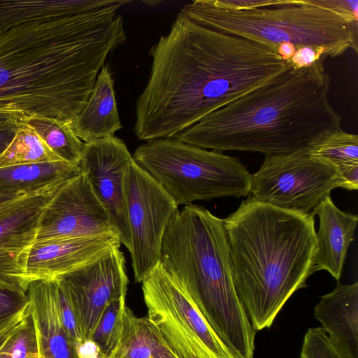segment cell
Instances as JSON below:
<instances>
[{
    "label": "cell",
    "instance_id": "15",
    "mask_svg": "<svg viewBox=\"0 0 358 358\" xmlns=\"http://www.w3.org/2000/svg\"><path fill=\"white\" fill-rule=\"evenodd\" d=\"M120 246L117 236L113 234L34 243L26 268L27 289L33 281L57 279Z\"/></svg>",
    "mask_w": 358,
    "mask_h": 358
},
{
    "label": "cell",
    "instance_id": "21",
    "mask_svg": "<svg viewBox=\"0 0 358 358\" xmlns=\"http://www.w3.org/2000/svg\"><path fill=\"white\" fill-rule=\"evenodd\" d=\"M80 173L78 165L64 161L0 168V195L38 192Z\"/></svg>",
    "mask_w": 358,
    "mask_h": 358
},
{
    "label": "cell",
    "instance_id": "34",
    "mask_svg": "<svg viewBox=\"0 0 358 358\" xmlns=\"http://www.w3.org/2000/svg\"><path fill=\"white\" fill-rule=\"evenodd\" d=\"M78 358H111L106 355L91 339L84 338L77 345Z\"/></svg>",
    "mask_w": 358,
    "mask_h": 358
},
{
    "label": "cell",
    "instance_id": "22",
    "mask_svg": "<svg viewBox=\"0 0 358 358\" xmlns=\"http://www.w3.org/2000/svg\"><path fill=\"white\" fill-rule=\"evenodd\" d=\"M111 358H178L147 317H138L127 307L124 330Z\"/></svg>",
    "mask_w": 358,
    "mask_h": 358
},
{
    "label": "cell",
    "instance_id": "30",
    "mask_svg": "<svg viewBox=\"0 0 358 358\" xmlns=\"http://www.w3.org/2000/svg\"><path fill=\"white\" fill-rule=\"evenodd\" d=\"M58 310L66 333L77 345L83 339L71 303L62 286L55 279Z\"/></svg>",
    "mask_w": 358,
    "mask_h": 358
},
{
    "label": "cell",
    "instance_id": "31",
    "mask_svg": "<svg viewBox=\"0 0 358 358\" xmlns=\"http://www.w3.org/2000/svg\"><path fill=\"white\" fill-rule=\"evenodd\" d=\"M315 3L341 15L348 22L358 24L357 0H315Z\"/></svg>",
    "mask_w": 358,
    "mask_h": 358
},
{
    "label": "cell",
    "instance_id": "29",
    "mask_svg": "<svg viewBox=\"0 0 358 358\" xmlns=\"http://www.w3.org/2000/svg\"><path fill=\"white\" fill-rule=\"evenodd\" d=\"M299 358H348L320 327L308 328Z\"/></svg>",
    "mask_w": 358,
    "mask_h": 358
},
{
    "label": "cell",
    "instance_id": "14",
    "mask_svg": "<svg viewBox=\"0 0 358 358\" xmlns=\"http://www.w3.org/2000/svg\"><path fill=\"white\" fill-rule=\"evenodd\" d=\"M63 183L32 196L0 217V282L27 292V259L35 243L42 209Z\"/></svg>",
    "mask_w": 358,
    "mask_h": 358
},
{
    "label": "cell",
    "instance_id": "28",
    "mask_svg": "<svg viewBox=\"0 0 358 358\" xmlns=\"http://www.w3.org/2000/svg\"><path fill=\"white\" fill-rule=\"evenodd\" d=\"M29 306L26 291L15 285L0 282V331L23 316Z\"/></svg>",
    "mask_w": 358,
    "mask_h": 358
},
{
    "label": "cell",
    "instance_id": "37",
    "mask_svg": "<svg viewBox=\"0 0 358 358\" xmlns=\"http://www.w3.org/2000/svg\"><path fill=\"white\" fill-rule=\"evenodd\" d=\"M19 122L0 127V155L7 148L14 137L15 129Z\"/></svg>",
    "mask_w": 358,
    "mask_h": 358
},
{
    "label": "cell",
    "instance_id": "32",
    "mask_svg": "<svg viewBox=\"0 0 358 358\" xmlns=\"http://www.w3.org/2000/svg\"><path fill=\"white\" fill-rule=\"evenodd\" d=\"M222 8L233 10H246L279 3L281 0H213Z\"/></svg>",
    "mask_w": 358,
    "mask_h": 358
},
{
    "label": "cell",
    "instance_id": "23",
    "mask_svg": "<svg viewBox=\"0 0 358 358\" xmlns=\"http://www.w3.org/2000/svg\"><path fill=\"white\" fill-rule=\"evenodd\" d=\"M23 121L36 131L62 161L78 165L85 143L75 134L71 122L36 115L26 116Z\"/></svg>",
    "mask_w": 358,
    "mask_h": 358
},
{
    "label": "cell",
    "instance_id": "4",
    "mask_svg": "<svg viewBox=\"0 0 358 358\" xmlns=\"http://www.w3.org/2000/svg\"><path fill=\"white\" fill-rule=\"evenodd\" d=\"M314 217L249 196L223 219L235 289L256 331L316 271Z\"/></svg>",
    "mask_w": 358,
    "mask_h": 358
},
{
    "label": "cell",
    "instance_id": "33",
    "mask_svg": "<svg viewBox=\"0 0 358 358\" xmlns=\"http://www.w3.org/2000/svg\"><path fill=\"white\" fill-rule=\"evenodd\" d=\"M63 183V182H62ZM61 184V183H59ZM57 185V184H56ZM52 185V186H53ZM50 186L48 188L52 187ZM48 188L41 190L38 192L31 193V194H15V195H0V217L3 216L5 213L15 208L16 206L20 205L28 199L31 197L32 196L37 194Z\"/></svg>",
    "mask_w": 358,
    "mask_h": 358
},
{
    "label": "cell",
    "instance_id": "20",
    "mask_svg": "<svg viewBox=\"0 0 358 358\" xmlns=\"http://www.w3.org/2000/svg\"><path fill=\"white\" fill-rule=\"evenodd\" d=\"M118 0H0V31L43 20L100 9Z\"/></svg>",
    "mask_w": 358,
    "mask_h": 358
},
{
    "label": "cell",
    "instance_id": "7",
    "mask_svg": "<svg viewBox=\"0 0 358 358\" xmlns=\"http://www.w3.org/2000/svg\"><path fill=\"white\" fill-rule=\"evenodd\" d=\"M133 158L178 206L250 194L251 174L238 158L222 152L161 138L141 145Z\"/></svg>",
    "mask_w": 358,
    "mask_h": 358
},
{
    "label": "cell",
    "instance_id": "11",
    "mask_svg": "<svg viewBox=\"0 0 358 358\" xmlns=\"http://www.w3.org/2000/svg\"><path fill=\"white\" fill-rule=\"evenodd\" d=\"M108 234L117 236L106 210L80 172L63 183L43 206L35 243Z\"/></svg>",
    "mask_w": 358,
    "mask_h": 358
},
{
    "label": "cell",
    "instance_id": "18",
    "mask_svg": "<svg viewBox=\"0 0 358 358\" xmlns=\"http://www.w3.org/2000/svg\"><path fill=\"white\" fill-rule=\"evenodd\" d=\"M315 318L331 341L348 358H358V282H338L320 297Z\"/></svg>",
    "mask_w": 358,
    "mask_h": 358
},
{
    "label": "cell",
    "instance_id": "13",
    "mask_svg": "<svg viewBox=\"0 0 358 358\" xmlns=\"http://www.w3.org/2000/svg\"><path fill=\"white\" fill-rule=\"evenodd\" d=\"M126 144L115 135L85 143L78 164L106 210L119 241L128 250L130 236L126 203V179L133 160Z\"/></svg>",
    "mask_w": 358,
    "mask_h": 358
},
{
    "label": "cell",
    "instance_id": "1",
    "mask_svg": "<svg viewBox=\"0 0 358 358\" xmlns=\"http://www.w3.org/2000/svg\"><path fill=\"white\" fill-rule=\"evenodd\" d=\"M150 55L134 127L148 141L174 138L293 67L266 45L203 27L180 11Z\"/></svg>",
    "mask_w": 358,
    "mask_h": 358
},
{
    "label": "cell",
    "instance_id": "36",
    "mask_svg": "<svg viewBox=\"0 0 358 358\" xmlns=\"http://www.w3.org/2000/svg\"><path fill=\"white\" fill-rule=\"evenodd\" d=\"M27 115L22 111L10 108H0V127L23 120Z\"/></svg>",
    "mask_w": 358,
    "mask_h": 358
},
{
    "label": "cell",
    "instance_id": "8",
    "mask_svg": "<svg viewBox=\"0 0 358 358\" xmlns=\"http://www.w3.org/2000/svg\"><path fill=\"white\" fill-rule=\"evenodd\" d=\"M141 283L146 317L178 358H236L160 263Z\"/></svg>",
    "mask_w": 358,
    "mask_h": 358
},
{
    "label": "cell",
    "instance_id": "17",
    "mask_svg": "<svg viewBox=\"0 0 358 358\" xmlns=\"http://www.w3.org/2000/svg\"><path fill=\"white\" fill-rule=\"evenodd\" d=\"M27 292L36 327L39 358H78L76 345L60 318L55 280L33 281Z\"/></svg>",
    "mask_w": 358,
    "mask_h": 358
},
{
    "label": "cell",
    "instance_id": "25",
    "mask_svg": "<svg viewBox=\"0 0 358 358\" xmlns=\"http://www.w3.org/2000/svg\"><path fill=\"white\" fill-rule=\"evenodd\" d=\"M127 307L126 296L109 303L102 312L89 338L110 357L114 354L120 342Z\"/></svg>",
    "mask_w": 358,
    "mask_h": 358
},
{
    "label": "cell",
    "instance_id": "6",
    "mask_svg": "<svg viewBox=\"0 0 358 358\" xmlns=\"http://www.w3.org/2000/svg\"><path fill=\"white\" fill-rule=\"evenodd\" d=\"M180 12L203 27L262 44L275 52L285 43L296 49L313 48L324 59L341 56L350 48L357 52L358 24L315 0H281L246 10L224 8L213 0H196Z\"/></svg>",
    "mask_w": 358,
    "mask_h": 358
},
{
    "label": "cell",
    "instance_id": "24",
    "mask_svg": "<svg viewBox=\"0 0 358 358\" xmlns=\"http://www.w3.org/2000/svg\"><path fill=\"white\" fill-rule=\"evenodd\" d=\"M62 161L36 131L22 120L14 137L0 155V168L16 165Z\"/></svg>",
    "mask_w": 358,
    "mask_h": 358
},
{
    "label": "cell",
    "instance_id": "26",
    "mask_svg": "<svg viewBox=\"0 0 358 358\" xmlns=\"http://www.w3.org/2000/svg\"><path fill=\"white\" fill-rule=\"evenodd\" d=\"M309 153L335 166L338 170L358 164V136L342 129L337 130L311 148Z\"/></svg>",
    "mask_w": 358,
    "mask_h": 358
},
{
    "label": "cell",
    "instance_id": "9",
    "mask_svg": "<svg viewBox=\"0 0 358 358\" xmlns=\"http://www.w3.org/2000/svg\"><path fill=\"white\" fill-rule=\"evenodd\" d=\"M341 185L335 166L303 150L266 155L259 170L251 174L249 194L279 208L312 213Z\"/></svg>",
    "mask_w": 358,
    "mask_h": 358
},
{
    "label": "cell",
    "instance_id": "35",
    "mask_svg": "<svg viewBox=\"0 0 358 358\" xmlns=\"http://www.w3.org/2000/svg\"><path fill=\"white\" fill-rule=\"evenodd\" d=\"M341 185V187L349 190L358 188V164L349 166L338 170Z\"/></svg>",
    "mask_w": 358,
    "mask_h": 358
},
{
    "label": "cell",
    "instance_id": "16",
    "mask_svg": "<svg viewBox=\"0 0 358 358\" xmlns=\"http://www.w3.org/2000/svg\"><path fill=\"white\" fill-rule=\"evenodd\" d=\"M312 214L317 215L320 220L319 229L315 232V271L325 270L339 280L348 248L354 239L357 215L340 210L330 194L321 201Z\"/></svg>",
    "mask_w": 358,
    "mask_h": 358
},
{
    "label": "cell",
    "instance_id": "2",
    "mask_svg": "<svg viewBox=\"0 0 358 358\" xmlns=\"http://www.w3.org/2000/svg\"><path fill=\"white\" fill-rule=\"evenodd\" d=\"M131 2L0 31V108L71 122L109 53L127 41L117 10Z\"/></svg>",
    "mask_w": 358,
    "mask_h": 358
},
{
    "label": "cell",
    "instance_id": "12",
    "mask_svg": "<svg viewBox=\"0 0 358 358\" xmlns=\"http://www.w3.org/2000/svg\"><path fill=\"white\" fill-rule=\"evenodd\" d=\"M56 280L73 306L83 338H89L112 301L126 296L129 283L125 259L115 248Z\"/></svg>",
    "mask_w": 358,
    "mask_h": 358
},
{
    "label": "cell",
    "instance_id": "19",
    "mask_svg": "<svg viewBox=\"0 0 358 358\" xmlns=\"http://www.w3.org/2000/svg\"><path fill=\"white\" fill-rule=\"evenodd\" d=\"M71 127L84 143L114 136L122 129L114 80L108 65L100 70L85 107Z\"/></svg>",
    "mask_w": 358,
    "mask_h": 358
},
{
    "label": "cell",
    "instance_id": "3",
    "mask_svg": "<svg viewBox=\"0 0 358 358\" xmlns=\"http://www.w3.org/2000/svg\"><path fill=\"white\" fill-rule=\"evenodd\" d=\"M323 61L290 68L178 134L180 142L222 152L266 155L310 150L341 129L331 107Z\"/></svg>",
    "mask_w": 358,
    "mask_h": 358
},
{
    "label": "cell",
    "instance_id": "10",
    "mask_svg": "<svg viewBox=\"0 0 358 358\" xmlns=\"http://www.w3.org/2000/svg\"><path fill=\"white\" fill-rule=\"evenodd\" d=\"M126 203L131 266L142 281L160 263L165 231L178 206L133 159L126 179Z\"/></svg>",
    "mask_w": 358,
    "mask_h": 358
},
{
    "label": "cell",
    "instance_id": "27",
    "mask_svg": "<svg viewBox=\"0 0 358 358\" xmlns=\"http://www.w3.org/2000/svg\"><path fill=\"white\" fill-rule=\"evenodd\" d=\"M0 358H39L36 327L29 307L21 324L0 348Z\"/></svg>",
    "mask_w": 358,
    "mask_h": 358
},
{
    "label": "cell",
    "instance_id": "5",
    "mask_svg": "<svg viewBox=\"0 0 358 358\" xmlns=\"http://www.w3.org/2000/svg\"><path fill=\"white\" fill-rule=\"evenodd\" d=\"M160 264L236 358H253L256 331L235 289L223 219L189 204L164 236Z\"/></svg>",
    "mask_w": 358,
    "mask_h": 358
},
{
    "label": "cell",
    "instance_id": "38",
    "mask_svg": "<svg viewBox=\"0 0 358 358\" xmlns=\"http://www.w3.org/2000/svg\"><path fill=\"white\" fill-rule=\"evenodd\" d=\"M29 308L26 313L15 321L13 323L10 324L8 327H6L3 330L0 331V348L3 345V344L6 342V341L9 338V336L15 331V329L18 327V326L21 324L22 321L24 318L27 315Z\"/></svg>",
    "mask_w": 358,
    "mask_h": 358
}]
</instances>
